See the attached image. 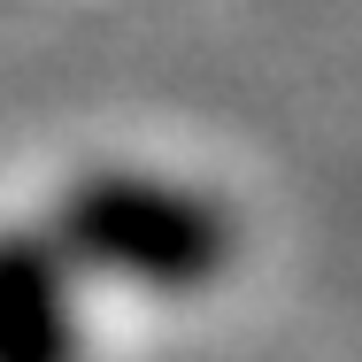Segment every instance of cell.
Instances as JSON below:
<instances>
[{
    "label": "cell",
    "mask_w": 362,
    "mask_h": 362,
    "mask_svg": "<svg viewBox=\"0 0 362 362\" xmlns=\"http://www.w3.org/2000/svg\"><path fill=\"white\" fill-rule=\"evenodd\" d=\"M39 231L62 247L77 278L154 293V300L209 293L239 262V216L216 193L170 177V170H139V162L77 170L39 209Z\"/></svg>",
    "instance_id": "6da1fadb"
},
{
    "label": "cell",
    "mask_w": 362,
    "mask_h": 362,
    "mask_svg": "<svg viewBox=\"0 0 362 362\" xmlns=\"http://www.w3.org/2000/svg\"><path fill=\"white\" fill-rule=\"evenodd\" d=\"M62 247L31 223H0V362H85V308Z\"/></svg>",
    "instance_id": "7a4b0ae2"
}]
</instances>
